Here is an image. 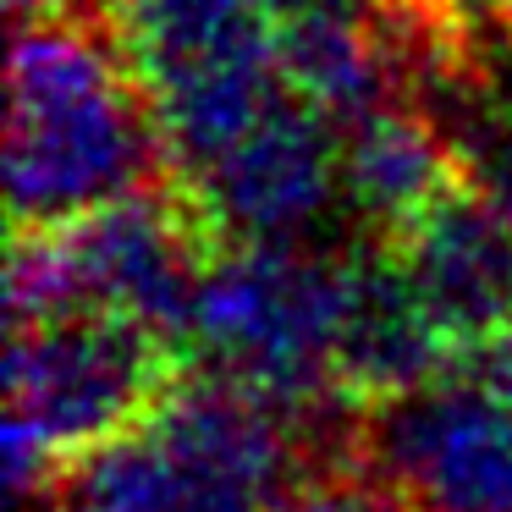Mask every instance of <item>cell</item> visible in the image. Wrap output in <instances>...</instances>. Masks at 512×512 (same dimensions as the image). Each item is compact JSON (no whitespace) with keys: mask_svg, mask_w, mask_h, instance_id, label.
<instances>
[{"mask_svg":"<svg viewBox=\"0 0 512 512\" xmlns=\"http://www.w3.org/2000/svg\"><path fill=\"white\" fill-rule=\"evenodd\" d=\"M166 144L116 28L72 17L23 23L6 89V199L17 232L83 221L160 188Z\"/></svg>","mask_w":512,"mask_h":512,"instance_id":"obj_1","label":"cell"},{"mask_svg":"<svg viewBox=\"0 0 512 512\" xmlns=\"http://www.w3.org/2000/svg\"><path fill=\"white\" fill-rule=\"evenodd\" d=\"M309 441L281 408L193 369L61 490L89 512H276L303 479Z\"/></svg>","mask_w":512,"mask_h":512,"instance_id":"obj_2","label":"cell"},{"mask_svg":"<svg viewBox=\"0 0 512 512\" xmlns=\"http://www.w3.org/2000/svg\"><path fill=\"white\" fill-rule=\"evenodd\" d=\"M347 309V248H259L237 243L204 265L182 347L199 375L281 408L320 430L342 408L336 347Z\"/></svg>","mask_w":512,"mask_h":512,"instance_id":"obj_3","label":"cell"},{"mask_svg":"<svg viewBox=\"0 0 512 512\" xmlns=\"http://www.w3.org/2000/svg\"><path fill=\"white\" fill-rule=\"evenodd\" d=\"M188 375L182 347L116 314L12 325L6 358V479L17 496L61 490L67 474L127 435Z\"/></svg>","mask_w":512,"mask_h":512,"instance_id":"obj_4","label":"cell"},{"mask_svg":"<svg viewBox=\"0 0 512 512\" xmlns=\"http://www.w3.org/2000/svg\"><path fill=\"white\" fill-rule=\"evenodd\" d=\"M215 254L221 243L177 182L144 188L50 232H17L6 270L12 325L116 314L182 347L193 292Z\"/></svg>","mask_w":512,"mask_h":512,"instance_id":"obj_5","label":"cell"},{"mask_svg":"<svg viewBox=\"0 0 512 512\" xmlns=\"http://www.w3.org/2000/svg\"><path fill=\"white\" fill-rule=\"evenodd\" d=\"M111 28L149 89L171 182H193L287 94L259 0H111Z\"/></svg>","mask_w":512,"mask_h":512,"instance_id":"obj_6","label":"cell"},{"mask_svg":"<svg viewBox=\"0 0 512 512\" xmlns=\"http://www.w3.org/2000/svg\"><path fill=\"white\" fill-rule=\"evenodd\" d=\"M353 457L413 512H512V402L479 369L364 408Z\"/></svg>","mask_w":512,"mask_h":512,"instance_id":"obj_7","label":"cell"},{"mask_svg":"<svg viewBox=\"0 0 512 512\" xmlns=\"http://www.w3.org/2000/svg\"><path fill=\"white\" fill-rule=\"evenodd\" d=\"M177 188L221 248L309 243L342 210V133L287 89L215 166Z\"/></svg>","mask_w":512,"mask_h":512,"instance_id":"obj_8","label":"cell"},{"mask_svg":"<svg viewBox=\"0 0 512 512\" xmlns=\"http://www.w3.org/2000/svg\"><path fill=\"white\" fill-rule=\"evenodd\" d=\"M413 298L424 303L463 364L507 336L512 325V215L479 188L457 182L430 215L386 243Z\"/></svg>","mask_w":512,"mask_h":512,"instance_id":"obj_9","label":"cell"},{"mask_svg":"<svg viewBox=\"0 0 512 512\" xmlns=\"http://www.w3.org/2000/svg\"><path fill=\"white\" fill-rule=\"evenodd\" d=\"M463 182L446 127L419 100L375 111L342 133V215L358 243H397L419 215H430Z\"/></svg>","mask_w":512,"mask_h":512,"instance_id":"obj_10","label":"cell"},{"mask_svg":"<svg viewBox=\"0 0 512 512\" xmlns=\"http://www.w3.org/2000/svg\"><path fill=\"white\" fill-rule=\"evenodd\" d=\"M276 512H413V507L375 468H364L358 457H336V463H320L314 474H303Z\"/></svg>","mask_w":512,"mask_h":512,"instance_id":"obj_11","label":"cell"},{"mask_svg":"<svg viewBox=\"0 0 512 512\" xmlns=\"http://www.w3.org/2000/svg\"><path fill=\"white\" fill-rule=\"evenodd\" d=\"M270 28H303V23H386L402 12V0H259Z\"/></svg>","mask_w":512,"mask_h":512,"instance_id":"obj_12","label":"cell"},{"mask_svg":"<svg viewBox=\"0 0 512 512\" xmlns=\"http://www.w3.org/2000/svg\"><path fill=\"white\" fill-rule=\"evenodd\" d=\"M435 6H446L452 17H463V23H474V28H485V23H507L512 17V0H435Z\"/></svg>","mask_w":512,"mask_h":512,"instance_id":"obj_13","label":"cell"},{"mask_svg":"<svg viewBox=\"0 0 512 512\" xmlns=\"http://www.w3.org/2000/svg\"><path fill=\"white\" fill-rule=\"evenodd\" d=\"M17 17V28L23 23H45V17H72V0H6Z\"/></svg>","mask_w":512,"mask_h":512,"instance_id":"obj_14","label":"cell"},{"mask_svg":"<svg viewBox=\"0 0 512 512\" xmlns=\"http://www.w3.org/2000/svg\"><path fill=\"white\" fill-rule=\"evenodd\" d=\"M56 512H89V507H78V501H67V507H56Z\"/></svg>","mask_w":512,"mask_h":512,"instance_id":"obj_15","label":"cell"},{"mask_svg":"<svg viewBox=\"0 0 512 512\" xmlns=\"http://www.w3.org/2000/svg\"><path fill=\"white\" fill-rule=\"evenodd\" d=\"M507 34H512V17H507Z\"/></svg>","mask_w":512,"mask_h":512,"instance_id":"obj_16","label":"cell"}]
</instances>
